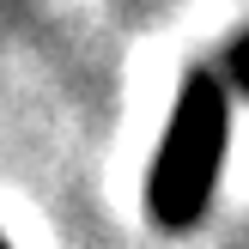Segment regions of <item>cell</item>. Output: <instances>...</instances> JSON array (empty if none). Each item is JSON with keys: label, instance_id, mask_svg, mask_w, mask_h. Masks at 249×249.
<instances>
[{"label": "cell", "instance_id": "cell-1", "mask_svg": "<svg viewBox=\"0 0 249 249\" xmlns=\"http://www.w3.org/2000/svg\"><path fill=\"white\" fill-rule=\"evenodd\" d=\"M225 140H231V85L225 73L195 67L182 79L177 104H170L164 140H158L152 177H146V213L158 231H195L213 201L219 164H225Z\"/></svg>", "mask_w": 249, "mask_h": 249}, {"label": "cell", "instance_id": "cell-3", "mask_svg": "<svg viewBox=\"0 0 249 249\" xmlns=\"http://www.w3.org/2000/svg\"><path fill=\"white\" fill-rule=\"evenodd\" d=\"M0 249H12V243H6V237H0Z\"/></svg>", "mask_w": 249, "mask_h": 249}, {"label": "cell", "instance_id": "cell-2", "mask_svg": "<svg viewBox=\"0 0 249 249\" xmlns=\"http://www.w3.org/2000/svg\"><path fill=\"white\" fill-rule=\"evenodd\" d=\"M225 85H231V91H243V97H249V31H243L237 43L225 49Z\"/></svg>", "mask_w": 249, "mask_h": 249}]
</instances>
